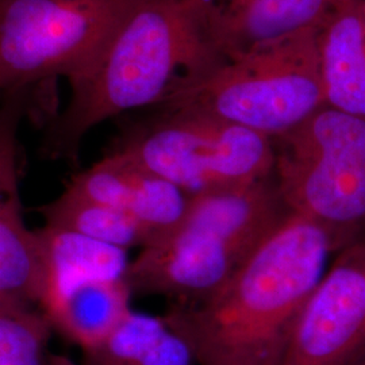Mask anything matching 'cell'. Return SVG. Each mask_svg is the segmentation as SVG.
Returning a JSON list of instances; mask_svg holds the SVG:
<instances>
[{
  "label": "cell",
  "mask_w": 365,
  "mask_h": 365,
  "mask_svg": "<svg viewBox=\"0 0 365 365\" xmlns=\"http://www.w3.org/2000/svg\"><path fill=\"white\" fill-rule=\"evenodd\" d=\"M52 334L41 309H0V365H48Z\"/></svg>",
  "instance_id": "e0dca14e"
},
{
  "label": "cell",
  "mask_w": 365,
  "mask_h": 365,
  "mask_svg": "<svg viewBox=\"0 0 365 365\" xmlns=\"http://www.w3.org/2000/svg\"><path fill=\"white\" fill-rule=\"evenodd\" d=\"M0 99H1V96H0Z\"/></svg>",
  "instance_id": "cb8c5ba5"
},
{
  "label": "cell",
  "mask_w": 365,
  "mask_h": 365,
  "mask_svg": "<svg viewBox=\"0 0 365 365\" xmlns=\"http://www.w3.org/2000/svg\"><path fill=\"white\" fill-rule=\"evenodd\" d=\"M66 188L126 212L156 242L180 223L190 205V196L176 185L114 152H106L90 168L73 175Z\"/></svg>",
  "instance_id": "9c48e42d"
},
{
  "label": "cell",
  "mask_w": 365,
  "mask_h": 365,
  "mask_svg": "<svg viewBox=\"0 0 365 365\" xmlns=\"http://www.w3.org/2000/svg\"><path fill=\"white\" fill-rule=\"evenodd\" d=\"M38 211L45 226L71 230L128 252L156 242L155 235L126 212L78 195L66 187L63 194Z\"/></svg>",
  "instance_id": "9a60e30c"
},
{
  "label": "cell",
  "mask_w": 365,
  "mask_h": 365,
  "mask_svg": "<svg viewBox=\"0 0 365 365\" xmlns=\"http://www.w3.org/2000/svg\"><path fill=\"white\" fill-rule=\"evenodd\" d=\"M48 365H80V363L73 361L71 357L66 354H57V353H51Z\"/></svg>",
  "instance_id": "d6986e66"
},
{
  "label": "cell",
  "mask_w": 365,
  "mask_h": 365,
  "mask_svg": "<svg viewBox=\"0 0 365 365\" xmlns=\"http://www.w3.org/2000/svg\"><path fill=\"white\" fill-rule=\"evenodd\" d=\"M346 1H351V0H330L331 7H333V6H337V4H342V3H346Z\"/></svg>",
  "instance_id": "44dd1931"
},
{
  "label": "cell",
  "mask_w": 365,
  "mask_h": 365,
  "mask_svg": "<svg viewBox=\"0 0 365 365\" xmlns=\"http://www.w3.org/2000/svg\"><path fill=\"white\" fill-rule=\"evenodd\" d=\"M1 1H3V0H0V6H1Z\"/></svg>",
  "instance_id": "603a6c76"
},
{
  "label": "cell",
  "mask_w": 365,
  "mask_h": 365,
  "mask_svg": "<svg viewBox=\"0 0 365 365\" xmlns=\"http://www.w3.org/2000/svg\"><path fill=\"white\" fill-rule=\"evenodd\" d=\"M190 0H144L90 66L68 78L71 96L45 125L41 155L78 163L90 131L155 107L221 66Z\"/></svg>",
  "instance_id": "7a4b0ae2"
},
{
  "label": "cell",
  "mask_w": 365,
  "mask_h": 365,
  "mask_svg": "<svg viewBox=\"0 0 365 365\" xmlns=\"http://www.w3.org/2000/svg\"><path fill=\"white\" fill-rule=\"evenodd\" d=\"M195 356L164 315L131 310L102 342L81 351L80 365H194Z\"/></svg>",
  "instance_id": "5bb4252c"
},
{
  "label": "cell",
  "mask_w": 365,
  "mask_h": 365,
  "mask_svg": "<svg viewBox=\"0 0 365 365\" xmlns=\"http://www.w3.org/2000/svg\"><path fill=\"white\" fill-rule=\"evenodd\" d=\"M153 110L125 126L107 152L129 158L190 197L274 176L271 138L203 114Z\"/></svg>",
  "instance_id": "8992f818"
},
{
  "label": "cell",
  "mask_w": 365,
  "mask_h": 365,
  "mask_svg": "<svg viewBox=\"0 0 365 365\" xmlns=\"http://www.w3.org/2000/svg\"><path fill=\"white\" fill-rule=\"evenodd\" d=\"M19 179L0 187V309H41L51 269L38 230L25 221Z\"/></svg>",
  "instance_id": "4fadbf2b"
},
{
  "label": "cell",
  "mask_w": 365,
  "mask_h": 365,
  "mask_svg": "<svg viewBox=\"0 0 365 365\" xmlns=\"http://www.w3.org/2000/svg\"><path fill=\"white\" fill-rule=\"evenodd\" d=\"M125 280L81 279L53 283L41 306L53 331L81 351L98 345L130 313Z\"/></svg>",
  "instance_id": "7c38bea8"
},
{
  "label": "cell",
  "mask_w": 365,
  "mask_h": 365,
  "mask_svg": "<svg viewBox=\"0 0 365 365\" xmlns=\"http://www.w3.org/2000/svg\"><path fill=\"white\" fill-rule=\"evenodd\" d=\"M274 145L288 210L319 225L336 253L365 242V119L325 106Z\"/></svg>",
  "instance_id": "5b68a950"
},
{
  "label": "cell",
  "mask_w": 365,
  "mask_h": 365,
  "mask_svg": "<svg viewBox=\"0 0 365 365\" xmlns=\"http://www.w3.org/2000/svg\"><path fill=\"white\" fill-rule=\"evenodd\" d=\"M364 349L365 242H357L336 253L279 365H346Z\"/></svg>",
  "instance_id": "ba28073f"
},
{
  "label": "cell",
  "mask_w": 365,
  "mask_h": 365,
  "mask_svg": "<svg viewBox=\"0 0 365 365\" xmlns=\"http://www.w3.org/2000/svg\"><path fill=\"white\" fill-rule=\"evenodd\" d=\"M144 0H3L0 96L72 78L105 51Z\"/></svg>",
  "instance_id": "52a82bcc"
},
{
  "label": "cell",
  "mask_w": 365,
  "mask_h": 365,
  "mask_svg": "<svg viewBox=\"0 0 365 365\" xmlns=\"http://www.w3.org/2000/svg\"><path fill=\"white\" fill-rule=\"evenodd\" d=\"M346 365H365V349L356 359H353L351 363H348Z\"/></svg>",
  "instance_id": "ffe728a7"
},
{
  "label": "cell",
  "mask_w": 365,
  "mask_h": 365,
  "mask_svg": "<svg viewBox=\"0 0 365 365\" xmlns=\"http://www.w3.org/2000/svg\"><path fill=\"white\" fill-rule=\"evenodd\" d=\"M363 10H364L365 13V0H363Z\"/></svg>",
  "instance_id": "7402d4cb"
},
{
  "label": "cell",
  "mask_w": 365,
  "mask_h": 365,
  "mask_svg": "<svg viewBox=\"0 0 365 365\" xmlns=\"http://www.w3.org/2000/svg\"><path fill=\"white\" fill-rule=\"evenodd\" d=\"M222 56L248 51L291 33L321 27L330 0H190Z\"/></svg>",
  "instance_id": "30bf717a"
},
{
  "label": "cell",
  "mask_w": 365,
  "mask_h": 365,
  "mask_svg": "<svg viewBox=\"0 0 365 365\" xmlns=\"http://www.w3.org/2000/svg\"><path fill=\"white\" fill-rule=\"evenodd\" d=\"M318 31L304 29L225 57L153 108L209 115L274 141L325 107Z\"/></svg>",
  "instance_id": "277c9868"
},
{
  "label": "cell",
  "mask_w": 365,
  "mask_h": 365,
  "mask_svg": "<svg viewBox=\"0 0 365 365\" xmlns=\"http://www.w3.org/2000/svg\"><path fill=\"white\" fill-rule=\"evenodd\" d=\"M325 106L365 119V13L363 0L333 6L318 31Z\"/></svg>",
  "instance_id": "8fae6325"
},
{
  "label": "cell",
  "mask_w": 365,
  "mask_h": 365,
  "mask_svg": "<svg viewBox=\"0 0 365 365\" xmlns=\"http://www.w3.org/2000/svg\"><path fill=\"white\" fill-rule=\"evenodd\" d=\"M331 255L325 230L289 211L215 294L195 304H170L164 318L197 365H279Z\"/></svg>",
  "instance_id": "6da1fadb"
},
{
  "label": "cell",
  "mask_w": 365,
  "mask_h": 365,
  "mask_svg": "<svg viewBox=\"0 0 365 365\" xmlns=\"http://www.w3.org/2000/svg\"><path fill=\"white\" fill-rule=\"evenodd\" d=\"M289 212L274 178L190 197L180 223L130 261L125 282L133 295L170 304L210 298L242 267Z\"/></svg>",
  "instance_id": "3957f363"
},
{
  "label": "cell",
  "mask_w": 365,
  "mask_h": 365,
  "mask_svg": "<svg viewBox=\"0 0 365 365\" xmlns=\"http://www.w3.org/2000/svg\"><path fill=\"white\" fill-rule=\"evenodd\" d=\"M34 95L29 88H18L3 93L0 99V187L21 178L19 125L31 114Z\"/></svg>",
  "instance_id": "ac0fdd59"
},
{
  "label": "cell",
  "mask_w": 365,
  "mask_h": 365,
  "mask_svg": "<svg viewBox=\"0 0 365 365\" xmlns=\"http://www.w3.org/2000/svg\"><path fill=\"white\" fill-rule=\"evenodd\" d=\"M38 233L49 262V286L81 279L125 280L131 261L128 250L45 225Z\"/></svg>",
  "instance_id": "2e32d148"
}]
</instances>
